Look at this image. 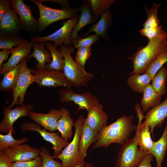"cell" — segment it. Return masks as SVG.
Wrapping results in <instances>:
<instances>
[{"mask_svg":"<svg viewBox=\"0 0 167 167\" xmlns=\"http://www.w3.org/2000/svg\"><path fill=\"white\" fill-rule=\"evenodd\" d=\"M167 118V96L165 99L159 105L148 110L146 114L143 116L144 121L141 126L148 125L150 126V131L153 137V130L156 127L161 128Z\"/></svg>","mask_w":167,"mask_h":167,"instance_id":"obj_15","label":"cell"},{"mask_svg":"<svg viewBox=\"0 0 167 167\" xmlns=\"http://www.w3.org/2000/svg\"><path fill=\"white\" fill-rule=\"evenodd\" d=\"M11 0H0V19L11 9Z\"/></svg>","mask_w":167,"mask_h":167,"instance_id":"obj_42","label":"cell"},{"mask_svg":"<svg viewBox=\"0 0 167 167\" xmlns=\"http://www.w3.org/2000/svg\"><path fill=\"white\" fill-rule=\"evenodd\" d=\"M20 129L22 132L28 131L37 132L45 140L51 143L54 150V158L58 156L69 143L68 141L60 136L58 133L49 132L44 128L42 129L41 126L36 122H24L21 125Z\"/></svg>","mask_w":167,"mask_h":167,"instance_id":"obj_12","label":"cell"},{"mask_svg":"<svg viewBox=\"0 0 167 167\" xmlns=\"http://www.w3.org/2000/svg\"><path fill=\"white\" fill-rule=\"evenodd\" d=\"M108 117L103 110V106L99 103L93 106L89 111L84 122L94 131L99 132L107 125Z\"/></svg>","mask_w":167,"mask_h":167,"instance_id":"obj_20","label":"cell"},{"mask_svg":"<svg viewBox=\"0 0 167 167\" xmlns=\"http://www.w3.org/2000/svg\"><path fill=\"white\" fill-rule=\"evenodd\" d=\"M140 33L147 37L149 41L156 38H163L167 37V33L162 28L161 25L152 28L145 29L142 28L139 30Z\"/></svg>","mask_w":167,"mask_h":167,"instance_id":"obj_38","label":"cell"},{"mask_svg":"<svg viewBox=\"0 0 167 167\" xmlns=\"http://www.w3.org/2000/svg\"><path fill=\"white\" fill-rule=\"evenodd\" d=\"M12 167H42V160L39 156L32 160L12 163Z\"/></svg>","mask_w":167,"mask_h":167,"instance_id":"obj_41","label":"cell"},{"mask_svg":"<svg viewBox=\"0 0 167 167\" xmlns=\"http://www.w3.org/2000/svg\"><path fill=\"white\" fill-rule=\"evenodd\" d=\"M166 38H156L149 41L145 46L139 48L131 57L128 58L133 68L129 75L144 73L147 67L160 54L167 51Z\"/></svg>","mask_w":167,"mask_h":167,"instance_id":"obj_2","label":"cell"},{"mask_svg":"<svg viewBox=\"0 0 167 167\" xmlns=\"http://www.w3.org/2000/svg\"><path fill=\"white\" fill-rule=\"evenodd\" d=\"M32 43L33 51L26 58L27 61L33 57L38 62V63L36 65V70L45 69V64H50L52 62V57L51 53L48 49L45 48L44 42Z\"/></svg>","mask_w":167,"mask_h":167,"instance_id":"obj_22","label":"cell"},{"mask_svg":"<svg viewBox=\"0 0 167 167\" xmlns=\"http://www.w3.org/2000/svg\"><path fill=\"white\" fill-rule=\"evenodd\" d=\"M127 79L128 85L133 91L139 93H143L145 88L150 84L152 78L148 73L142 74L133 73Z\"/></svg>","mask_w":167,"mask_h":167,"instance_id":"obj_25","label":"cell"},{"mask_svg":"<svg viewBox=\"0 0 167 167\" xmlns=\"http://www.w3.org/2000/svg\"><path fill=\"white\" fill-rule=\"evenodd\" d=\"M26 57L24 58L19 63V74L16 86L11 97L13 99L8 107L11 108L15 105L24 104L25 94L30 85L34 82V77L32 69L28 67Z\"/></svg>","mask_w":167,"mask_h":167,"instance_id":"obj_7","label":"cell"},{"mask_svg":"<svg viewBox=\"0 0 167 167\" xmlns=\"http://www.w3.org/2000/svg\"><path fill=\"white\" fill-rule=\"evenodd\" d=\"M2 151L12 163L32 160L38 157L41 152L40 149L32 148L25 144Z\"/></svg>","mask_w":167,"mask_h":167,"instance_id":"obj_14","label":"cell"},{"mask_svg":"<svg viewBox=\"0 0 167 167\" xmlns=\"http://www.w3.org/2000/svg\"><path fill=\"white\" fill-rule=\"evenodd\" d=\"M3 108V118L0 123V132L6 134L12 130L13 133L15 134V127L13 126L15 122L20 117L29 116L34 109V105L31 104H24L14 108L5 106Z\"/></svg>","mask_w":167,"mask_h":167,"instance_id":"obj_11","label":"cell"},{"mask_svg":"<svg viewBox=\"0 0 167 167\" xmlns=\"http://www.w3.org/2000/svg\"><path fill=\"white\" fill-rule=\"evenodd\" d=\"M58 50L63 56L65 64L63 72L72 87H87L94 75L92 73L86 72L84 68L73 59L71 54L74 52V48L63 44L60 45Z\"/></svg>","mask_w":167,"mask_h":167,"instance_id":"obj_3","label":"cell"},{"mask_svg":"<svg viewBox=\"0 0 167 167\" xmlns=\"http://www.w3.org/2000/svg\"><path fill=\"white\" fill-rule=\"evenodd\" d=\"M134 137L122 146L118 153L115 167H138L146 154L142 152L137 143L138 131Z\"/></svg>","mask_w":167,"mask_h":167,"instance_id":"obj_6","label":"cell"},{"mask_svg":"<svg viewBox=\"0 0 167 167\" xmlns=\"http://www.w3.org/2000/svg\"><path fill=\"white\" fill-rule=\"evenodd\" d=\"M99 135V132L93 130L84 122L79 143V151L83 158L85 159L87 156V151L89 147L97 140Z\"/></svg>","mask_w":167,"mask_h":167,"instance_id":"obj_23","label":"cell"},{"mask_svg":"<svg viewBox=\"0 0 167 167\" xmlns=\"http://www.w3.org/2000/svg\"><path fill=\"white\" fill-rule=\"evenodd\" d=\"M11 7L18 14L22 30L32 34L37 31L38 21L33 17L31 7L27 5L22 0H11Z\"/></svg>","mask_w":167,"mask_h":167,"instance_id":"obj_13","label":"cell"},{"mask_svg":"<svg viewBox=\"0 0 167 167\" xmlns=\"http://www.w3.org/2000/svg\"><path fill=\"white\" fill-rule=\"evenodd\" d=\"M41 2H54L57 3L63 8V9L70 8V6L68 0H40Z\"/></svg>","mask_w":167,"mask_h":167,"instance_id":"obj_46","label":"cell"},{"mask_svg":"<svg viewBox=\"0 0 167 167\" xmlns=\"http://www.w3.org/2000/svg\"><path fill=\"white\" fill-rule=\"evenodd\" d=\"M60 109L62 114L58 122V130L60 133L61 137L68 141L69 139L71 138L73 135L72 128L74 123L69 111L67 109L61 107Z\"/></svg>","mask_w":167,"mask_h":167,"instance_id":"obj_24","label":"cell"},{"mask_svg":"<svg viewBox=\"0 0 167 167\" xmlns=\"http://www.w3.org/2000/svg\"><path fill=\"white\" fill-rule=\"evenodd\" d=\"M60 109H53L47 113L31 112L30 118L34 120L43 128L53 132L58 130L57 123L62 116Z\"/></svg>","mask_w":167,"mask_h":167,"instance_id":"obj_18","label":"cell"},{"mask_svg":"<svg viewBox=\"0 0 167 167\" xmlns=\"http://www.w3.org/2000/svg\"><path fill=\"white\" fill-rule=\"evenodd\" d=\"M80 8L81 14L79 19L73 28L71 35L72 42L79 38V31L87 25L97 22L94 18L90 5L88 1H83Z\"/></svg>","mask_w":167,"mask_h":167,"instance_id":"obj_21","label":"cell"},{"mask_svg":"<svg viewBox=\"0 0 167 167\" xmlns=\"http://www.w3.org/2000/svg\"><path fill=\"white\" fill-rule=\"evenodd\" d=\"M12 49H3L0 51V67L2 65L3 62L8 58L9 55L11 53Z\"/></svg>","mask_w":167,"mask_h":167,"instance_id":"obj_45","label":"cell"},{"mask_svg":"<svg viewBox=\"0 0 167 167\" xmlns=\"http://www.w3.org/2000/svg\"><path fill=\"white\" fill-rule=\"evenodd\" d=\"M112 20V15L107 10L101 15L100 20L91 27L89 31L85 33L87 35L91 32H95L100 37L106 39L107 36V30L110 26Z\"/></svg>","mask_w":167,"mask_h":167,"instance_id":"obj_28","label":"cell"},{"mask_svg":"<svg viewBox=\"0 0 167 167\" xmlns=\"http://www.w3.org/2000/svg\"><path fill=\"white\" fill-rule=\"evenodd\" d=\"M84 165L82 164H78L73 167H83V166Z\"/></svg>","mask_w":167,"mask_h":167,"instance_id":"obj_48","label":"cell"},{"mask_svg":"<svg viewBox=\"0 0 167 167\" xmlns=\"http://www.w3.org/2000/svg\"><path fill=\"white\" fill-rule=\"evenodd\" d=\"M167 68L162 66L152 79L151 85L157 93L162 96L166 92Z\"/></svg>","mask_w":167,"mask_h":167,"instance_id":"obj_31","label":"cell"},{"mask_svg":"<svg viewBox=\"0 0 167 167\" xmlns=\"http://www.w3.org/2000/svg\"><path fill=\"white\" fill-rule=\"evenodd\" d=\"M22 30L17 12L11 9L0 19V36H17Z\"/></svg>","mask_w":167,"mask_h":167,"instance_id":"obj_16","label":"cell"},{"mask_svg":"<svg viewBox=\"0 0 167 167\" xmlns=\"http://www.w3.org/2000/svg\"><path fill=\"white\" fill-rule=\"evenodd\" d=\"M167 149V123L161 137L157 141H153L150 152L156 159V167H162V162L164 161Z\"/></svg>","mask_w":167,"mask_h":167,"instance_id":"obj_26","label":"cell"},{"mask_svg":"<svg viewBox=\"0 0 167 167\" xmlns=\"http://www.w3.org/2000/svg\"><path fill=\"white\" fill-rule=\"evenodd\" d=\"M51 54L52 61L50 64H46L45 69L49 71L60 70L63 71L65 64V60L62 54L56 49V46L51 41L44 42Z\"/></svg>","mask_w":167,"mask_h":167,"instance_id":"obj_29","label":"cell"},{"mask_svg":"<svg viewBox=\"0 0 167 167\" xmlns=\"http://www.w3.org/2000/svg\"><path fill=\"white\" fill-rule=\"evenodd\" d=\"M89 2L92 9L93 16L96 21L100 15L105 11L109 10L114 0H89Z\"/></svg>","mask_w":167,"mask_h":167,"instance_id":"obj_33","label":"cell"},{"mask_svg":"<svg viewBox=\"0 0 167 167\" xmlns=\"http://www.w3.org/2000/svg\"><path fill=\"white\" fill-rule=\"evenodd\" d=\"M34 2L38 7L40 14L38 20L37 32L41 33L48 26L58 20L71 19L80 11V8L58 9L50 8L43 5L40 0H29Z\"/></svg>","mask_w":167,"mask_h":167,"instance_id":"obj_5","label":"cell"},{"mask_svg":"<svg viewBox=\"0 0 167 167\" xmlns=\"http://www.w3.org/2000/svg\"><path fill=\"white\" fill-rule=\"evenodd\" d=\"M161 5V3L157 4L153 2L150 9L148 8L147 6H144V9L148 18L143 24V28L148 29L155 28L159 25L160 21L158 17L157 11L158 8Z\"/></svg>","mask_w":167,"mask_h":167,"instance_id":"obj_32","label":"cell"},{"mask_svg":"<svg viewBox=\"0 0 167 167\" xmlns=\"http://www.w3.org/2000/svg\"><path fill=\"white\" fill-rule=\"evenodd\" d=\"M161 99V96L155 91L151 84L148 85L143 91L140 101L142 111H148L160 104Z\"/></svg>","mask_w":167,"mask_h":167,"instance_id":"obj_27","label":"cell"},{"mask_svg":"<svg viewBox=\"0 0 167 167\" xmlns=\"http://www.w3.org/2000/svg\"><path fill=\"white\" fill-rule=\"evenodd\" d=\"M133 120V116L124 115L115 122L104 126L99 131L98 139L91 150L101 147L106 148L112 143L122 146L129 139L132 132L136 129V126Z\"/></svg>","mask_w":167,"mask_h":167,"instance_id":"obj_1","label":"cell"},{"mask_svg":"<svg viewBox=\"0 0 167 167\" xmlns=\"http://www.w3.org/2000/svg\"><path fill=\"white\" fill-rule=\"evenodd\" d=\"M80 15L77 14L74 17L64 22L62 26L54 33L48 36H37L29 39L32 42H36L53 41L56 47L63 44L71 46L72 45L71 39V32L78 22Z\"/></svg>","mask_w":167,"mask_h":167,"instance_id":"obj_8","label":"cell"},{"mask_svg":"<svg viewBox=\"0 0 167 167\" xmlns=\"http://www.w3.org/2000/svg\"><path fill=\"white\" fill-rule=\"evenodd\" d=\"M19 63L15 67L6 73L0 83V89L2 92L13 93L18 78Z\"/></svg>","mask_w":167,"mask_h":167,"instance_id":"obj_30","label":"cell"},{"mask_svg":"<svg viewBox=\"0 0 167 167\" xmlns=\"http://www.w3.org/2000/svg\"><path fill=\"white\" fill-rule=\"evenodd\" d=\"M153 157L151 154H146L138 167H153L151 162L153 161Z\"/></svg>","mask_w":167,"mask_h":167,"instance_id":"obj_43","label":"cell"},{"mask_svg":"<svg viewBox=\"0 0 167 167\" xmlns=\"http://www.w3.org/2000/svg\"><path fill=\"white\" fill-rule=\"evenodd\" d=\"M32 48V43L29 41L13 48L10 58L0 67V75L3 76L6 73L17 66L24 58H27L30 54Z\"/></svg>","mask_w":167,"mask_h":167,"instance_id":"obj_17","label":"cell"},{"mask_svg":"<svg viewBox=\"0 0 167 167\" xmlns=\"http://www.w3.org/2000/svg\"><path fill=\"white\" fill-rule=\"evenodd\" d=\"M34 82L41 87H63L71 88L72 86L60 70L49 71L45 69L39 70L32 69Z\"/></svg>","mask_w":167,"mask_h":167,"instance_id":"obj_9","label":"cell"},{"mask_svg":"<svg viewBox=\"0 0 167 167\" xmlns=\"http://www.w3.org/2000/svg\"><path fill=\"white\" fill-rule=\"evenodd\" d=\"M167 62V50L160 54L147 67L145 72L149 73L152 78L158 71ZM144 72V73H145Z\"/></svg>","mask_w":167,"mask_h":167,"instance_id":"obj_36","label":"cell"},{"mask_svg":"<svg viewBox=\"0 0 167 167\" xmlns=\"http://www.w3.org/2000/svg\"><path fill=\"white\" fill-rule=\"evenodd\" d=\"M91 46L77 49L75 57L76 62L84 68L87 60L91 54Z\"/></svg>","mask_w":167,"mask_h":167,"instance_id":"obj_40","label":"cell"},{"mask_svg":"<svg viewBox=\"0 0 167 167\" xmlns=\"http://www.w3.org/2000/svg\"><path fill=\"white\" fill-rule=\"evenodd\" d=\"M40 157L42 160V167H62V162L55 160L49 154V151L44 146L40 149Z\"/></svg>","mask_w":167,"mask_h":167,"instance_id":"obj_37","label":"cell"},{"mask_svg":"<svg viewBox=\"0 0 167 167\" xmlns=\"http://www.w3.org/2000/svg\"><path fill=\"white\" fill-rule=\"evenodd\" d=\"M100 37L95 33L84 38L79 37L73 41L72 45H73L75 48L77 49L91 46V45L97 41Z\"/></svg>","mask_w":167,"mask_h":167,"instance_id":"obj_39","label":"cell"},{"mask_svg":"<svg viewBox=\"0 0 167 167\" xmlns=\"http://www.w3.org/2000/svg\"><path fill=\"white\" fill-rule=\"evenodd\" d=\"M84 119V116L81 115L75 121L74 124L75 131L72 141L56 157L61 160L62 167H73L79 164L85 165L86 164L84 159L82 157L79 149L80 137Z\"/></svg>","mask_w":167,"mask_h":167,"instance_id":"obj_4","label":"cell"},{"mask_svg":"<svg viewBox=\"0 0 167 167\" xmlns=\"http://www.w3.org/2000/svg\"><path fill=\"white\" fill-rule=\"evenodd\" d=\"M12 131L11 130L6 135L0 134V150L15 147L29 141L27 138L25 137L20 139H15L12 136Z\"/></svg>","mask_w":167,"mask_h":167,"instance_id":"obj_34","label":"cell"},{"mask_svg":"<svg viewBox=\"0 0 167 167\" xmlns=\"http://www.w3.org/2000/svg\"><path fill=\"white\" fill-rule=\"evenodd\" d=\"M135 109L138 118V123L136 126L138 131L137 143L142 152L146 154H150L154 141L151 137L150 126L148 125L141 126L143 114L139 106L136 107Z\"/></svg>","mask_w":167,"mask_h":167,"instance_id":"obj_19","label":"cell"},{"mask_svg":"<svg viewBox=\"0 0 167 167\" xmlns=\"http://www.w3.org/2000/svg\"><path fill=\"white\" fill-rule=\"evenodd\" d=\"M29 42L18 36H0V49H12L14 46H17Z\"/></svg>","mask_w":167,"mask_h":167,"instance_id":"obj_35","label":"cell"},{"mask_svg":"<svg viewBox=\"0 0 167 167\" xmlns=\"http://www.w3.org/2000/svg\"><path fill=\"white\" fill-rule=\"evenodd\" d=\"M58 96L62 102H73L79 106L78 110L86 109L88 112L99 103L97 98L89 91L79 93L73 92L71 88H65L58 90Z\"/></svg>","mask_w":167,"mask_h":167,"instance_id":"obj_10","label":"cell"},{"mask_svg":"<svg viewBox=\"0 0 167 167\" xmlns=\"http://www.w3.org/2000/svg\"><path fill=\"white\" fill-rule=\"evenodd\" d=\"M83 167H93V164L87 162L86 163V164L83 166Z\"/></svg>","mask_w":167,"mask_h":167,"instance_id":"obj_47","label":"cell"},{"mask_svg":"<svg viewBox=\"0 0 167 167\" xmlns=\"http://www.w3.org/2000/svg\"><path fill=\"white\" fill-rule=\"evenodd\" d=\"M12 163L5 156L2 150H0V167H12Z\"/></svg>","mask_w":167,"mask_h":167,"instance_id":"obj_44","label":"cell"}]
</instances>
